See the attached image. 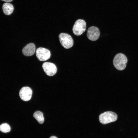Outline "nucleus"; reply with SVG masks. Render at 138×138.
Segmentation results:
<instances>
[{"instance_id":"nucleus-8","label":"nucleus","mask_w":138,"mask_h":138,"mask_svg":"<svg viewBox=\"0 0 138 138\" xmlns=\"http://www.w3.org/2000/svg\"><path fill=\"white\" fill-rule=\"evenodd\" d=\"M32 94V89L28 87H24L20 90L19 95L21 99L25 101L30 100L31 98Z\"/></svg>"},{"instance_id":"nucleus-11","label":"nucleus","mask_w":138,"mask_h":138,"mask_svg":"<svg viewBox=\"0 0 138 138\" xmlns=\"http://www.w3.org/2000/svg\"><path fill=\"white\" fill-rule=\"evenodd\" d=\"M34 117L40 124H42L44 121V119L42 113L39 111L35 112L33 114Z\"/></svg>"},{"instance_id":"nucleus-14","label":"nucleus","mask_w":138,"mask_h":138,"mask_svg":"<svg viewBox=\"0 0 138 138\" xmlns=\"http://www.w3.org/2000/svg\"><path fill=\"white\" fill-rule=\"evenodd\" d=\"M50 138H57L55 136H51Z\"/></svg>"},{"instance_id":"nucleus-9","label":"nucleus","mask_w":138,"mask_h":138,"mask_svg":"<svg viewBox=\"0 0 138 138\" xmlns=\"http://www.w3.org/2000/svg\"><path fill=\"white\" fill-rule=\"evenodd\" d=\"M36 47L34 44L32 43L27 44L23 49L22 53L26 56H30L33 55L34 53Z\"/></svg>"},{"instance_id":"nucleus-2","label":"nucleus","mask_w":138,"mask_h":138,"mask_svg":"<svg viewBox=\"0 0 138 138\" xmlns=\"http://www.w3.org/2000/svg\"><path fill=\"white\" fill-rule=\"evenodd\" d=\"M117 115L111 111L105 112L99 116L100 122L102 124H106L116 121L117 119Z\"/></svg>"},{"instance_id":"nucleus-5","label":"nucleus","mask_w":138,"mask_h":138,"mask_svg":"<svg viewBox=\"0 0 138 138\" xmlns=\"http://www.w3.org/2000/svg\"><path fill=\"white\" fill-rule=\"evenodd\" d=\"M36 55L38 59L40 61H45L50 58L51 56L50 51L42 47L38 48L36 51Z\"/></svg>"},{"instance_id":"nucleus-12","label":"nucleus","mask_w":138,"mask_h":138,"mask_svg":"<svg viewBox=\"0 0 138 138\" xmlns=\"http://www.w3.org/2000/svg\"><path fill=\"white\" fill-rule=\"evenodd\" d=\"M11 129L9 125L7 123H3L0 125V131L3 133L9 132Z\"/></svg>"},{"instance_id":"nucleus-6","label":"nucleus","mask_w":138,"mask_h":138,"mask_svg":"<svg viewBox=\"0 0 138 138\" xmlns=\"http://www.w3.org/2000/svg\"><path fill=\"white\" fill-rule=\"evenodd\" d=\"M42 67L44 71L49 76H53L56 73V67L53 63L49 62H44L43 64Z\"/></svg>"},{"instance_id":"nucleus-10","label":"nucleus","mask_w":138,"mask_h":138,"mask_svg":"<svg viewBox=\"0 0 138 138\" xmlns=\"http://www.w3.org/2000/svg\"><path fill=\"white\" fill-rule=\"evenodd\" d=\"M2 9L4 13L7 15H10L14 9L13 5L8 3H6L3 4Z\"/></svg>"},{"instance_id":"nucleus-1","label":"nucleus","mask_w":138,"mask_h":138,"mask_svg":"<svg viewBox=\"0 0 138 138\" xmlns=\"http://www.w3.org/2000/svg\"><path fill=\"white\" fill-rule=\"evenodd\" d=\"M128 59L126 56L122 53H119L115 56L113 63L116 69L121 71L125 68Z\"/></svg>"},{"instance_id":"nucleus-13","label":"nucleus","mask_w":138,"mask_h":138,"mask_svg":"<svg viewBox=\"0 0 138 138\" xmlns=\"http://www.w3.org/2000/svg\"><path fill=\"white\" fill-rule=\"evenodd\" d=\"M6 2H12L13 0H1Z\"/></svg>"},{"instance_id":"nucleus-4","label":"nucleus","mask_w":138,"mask_h":138,"mask_svg":"<svg viewBox=\"0 0 138 138\" xmlns=\"http://www.w3.org/2000/svg\"><path fill=\"white\" fill-rule=\"evenodd\" d=\"M86 28L85 21L82 19H78L75 21L73 26V31L75 35L80 36L85 31Z\"/></svg>"},{"instance_id":"nucleus-3","label":"nucleus","mask_w":138,"mask_h":138,"mask_svg":"<svg viewBox=\"0 0 138 138\" xmlns=\"http://www.w3.org/2000/svg\"><path fill=\"white\" fill-rule=\"evenodd\" d=\"M59 37L61 44L65 48L69 49L73 46V40L70 35L62 33L59 34Z\"/></svg>"},{"instance_id":"nucleus-7","label":"nucleus","mask_w":138,"mask_h":138,"mask_svg":"<svg viewBox=\"0 0 138 138\" xmlns=\"http://www.w3.org/2000/svg\"><path fill=\"white\" fill-rule=\"evenodd\" d=\"M100 31L98 28L95 26L90 27L88 29L87 36L88 38L92 41L97 40L99 37Z\"/></svg>"}]
</instances>
